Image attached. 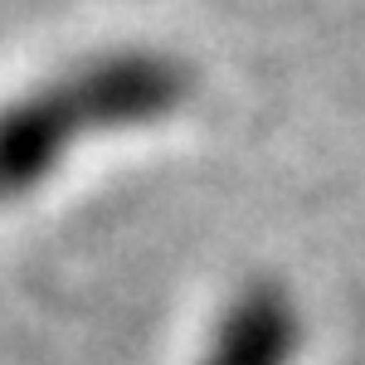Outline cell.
<instances>
[{"mask_svg":"<svg viewBox=\"0 0 365 365\" xmlns=\"http://www.w3.org/2000/svg\"><path fill=\"white\" fill-rule=\"evenodd\" d=\"M68 108L88 132H122V127H146L170 117L190 98V68L170 54H146V49H122L103 54L58 78Z\"/></svg>","mask_w":365,"mask_h":365,"instance_id":"6da1fadb","label":"cell"},{"mask_svg":"<svg viewBox=\"0 0 365 365\" xmlns=\"http://www.w3.org/2000/svg\"><path fill=\"white\" fill-rule=\"evenodd\" d=\"M73 137H83V127L58 83L34 88L0 108V200H15L49 180Z\"/></svg>","mask_w":365,"mask_h":365,"instance_id":"7a4b0ae2","label":"cell"},{"mask_svg":"<svg viewBox=\"0 0 365 365\" xmlns=\"http://www.w3.org/2000/svg\"><path fill=\"white\" fill-rule=\"evenodd\" d=\"M297 307L282 282H249L229 302L205 365H292L297 351Z\"/></svg>","mask_w":365,"mask_h":365,"instance_id":"3957f363","label":"cell"}]
</instances>
